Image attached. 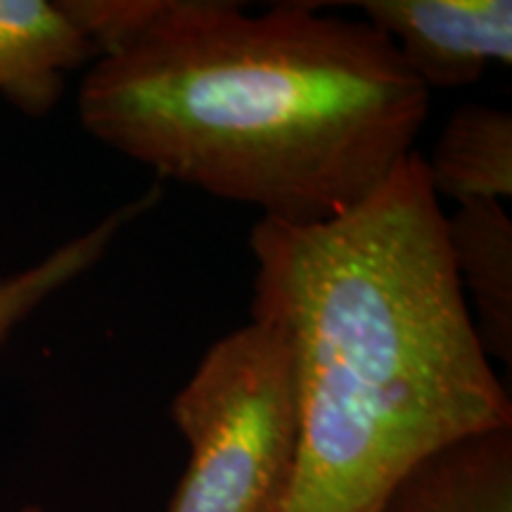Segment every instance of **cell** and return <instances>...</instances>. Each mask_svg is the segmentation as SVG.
<instances>
[{
    "label": "cell",
    "instance_id": "ba28073f",
    "mask_svg": "<svg viewBox=\"0 0 512 512\" xmlns=\"http://www.w3.org/2000/svg\"><path fill=\"white\" fill-rule=\"evenodd\" d=\"M427 178L437 197L456 204L512 197V117L508 110L467 102L441 128Z\"/></svg>",
    "mask_w": 512,
    "mask_h": 512
},
{
    "label": "cell",
    "instance_id": "52a82bcc",
    "mask_svg": "<svg viewBox=\"0 0 512 512\" xmlns=\"http://www.w3.org/2000/svg\"><path fill=\"white\" fill-rule=\"evenodd\" d=\"M377 512H512V427L456 441L425 458Z\"/></svg>",
    "mask_w": 512,
    "mask_h": 512
},
{
    "label": "cell",
    "instance_id": "3957f363",
    "mask_svg": "<svg viewBox=\"0 0 512 512\" xmlns=\"http://www.w3.org/2000/svg\"><path fill=\"white\" fill-rule=\"evenodd\" d=\"M188 444L169 512H283L299 448V389L285 337L249 320L211 344L171 403Z\"/></svg>",
    "mask_w": 512,
    "mask_h": 512
},
{
    "label": "cell",
    "instance_id": "9c48e42d",
    "mask_svg": "<svg viewBox=\"0 0 512 512\" xmlns=\"http://www.w3.org/2000/svg\"><path fill=\"white\" fill-rule=\"evenodd\" d=\"M159 200V190L150 188L145 195L124 204L86 233L67 240L36 264L0 278V347L12 337L24 320L34 316L48 299L72 285L93 266H98L112 242L119 238L133 219H140Z\"/></svg>",
    "mask_w": 512,
    "mask_h": 512
},
{
    "label": "cell",
    "instance_id": "7a4b0ae2",
    "mask_svg": "<svg viewBox=\"0 0 512 512\" xmlns=\"http://www.w3.org/2000/svg\"><path fill=\"white\" fill-rule=\"evenodd\" d=\"M252 320L292 351L299 448L283 512H377L441 448L512 427L413 152L332 221L259 219Z\"/></svg>",
    "mask_w": 512,
    "mask_h": 512
},
{
    "label": "cell",
    "instance_id": "30bf717a",
    "mask_svg": "<svg viewBox=\"0 0 512 512\" xmlns=\"http://www.w3.org/2000/svg\"><path fill=\"white\" fill-rule=\"evenodd\" d=\"M19 512H50V510L41 508V505H24V508L19 510Z\"/></svg>",
    "mask_w": 512,
    "mask_h": 512
},
{
    "label": "cell",
    "instance_id": "8992f818",
    "mask_svg": "<svg viewBox=\"0 0 512 512\" xmlns=\"http://www.w3.org/2000/svg\"><path fill=\"white\" fill-rule=\"evenodd\" d=\"M446 242L479 342L491 361L512 366V221L503 202L456 204L446 216Z\"/></svg>",
    "mask_w": 512,
    "mask_h": 512
},
{
    "label": "cell",
    "instance_id": "6da1fadb",
    "mask_svg": "<svg viewBox=\"0 0 512 512\" xmlns=\"http://www.w3.org/2000/svg\"><path fill=\"white\" fill-rule=\"evenodd\" d=\"M76 110L159 178L309 226L356 209L413 155L430 91L366 19L157 0L86 69Z\"/></svg>",
    "mask_w": 512,
    "mask_h": 512
},
{
    "label": "cell",
    "instance_id": "5b68a950",
    "mask_svg": "<svg viewBox=\"0 0 512 512\" xmlns=\"http://www.w3.org/2000/svg\"><path fill=\"white\" fill-rule=\"evenodd\" d=\"M95 60L98 48L62 0H0V98L22 114L48 117L67 74Z\"/></svg>",
    "mask_w": 512,
    "mask_h": 512
},
{
    "label": "cell",
    "instance_id": "277c9868",
    "mask_svg": "<svg viewBox=\"0 0 512 512\" xmlns=\"http://www.w3.org/2000/svg\"><path fill=\"white\" fill-rule=\"evenodd\" d=\"M358 8L430 93L472 86L489 64L512 62L510 0H366Z\"/></svg>",
    "mask_w": 512,
    "mask_h": 512
}]
</instances>
